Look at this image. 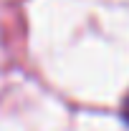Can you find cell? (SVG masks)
Segmentation results:
<instances>
[{
  "instance_id": "obj_1",
  "label": "cell",
  "mask_w": 129,
  "mask_h": 131,
  "mask_svg": "<svg viewBox=\"0 0 129 131\" xmlns=\"http://www.w3.org/2000/svg\"><path fill=\"white\" fill-rule=\"evenodd\" d=\"M122 118L129 124V93L124 96V101H122Z\"/></svg>"
}]
</instances>
